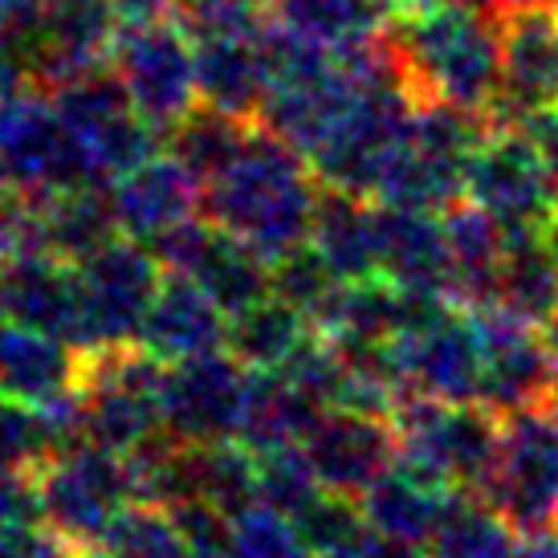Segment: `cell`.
Returning a JSON list of instances; mask_svg holds the SVG:
<instances>
[{
  "label": "cell",
  "instance_id": "1",
  "mask_svg": "<svg viewBox=\"0 0 558 558\" xmlns=\"http://www.w3.org/2000/svg\"><path fill=\"white\" fill-rule=\"evenodd\" d=\"M323 192L311 159L269 126H253L245 147L204 184L201 213L257 248L265 262H281L286 253L311 245Z\"/></svg>",
  "mask_w": 558,
  "mask_h": 558
},
{
  "label": "cell",
  "instance_id": "2",
  "mask_svg": "<svg viewBox=\"0 0 558 558\" xmlns=\"http://www.w3.org/2000/svg\"><path fill=\"white\" fill-rule=\"evenodd\" d=\"M388 41L420 102H445L494 119L501 90V25L461 0L400 9Z\"/></svg>",
  "mask_w": 558,
  "mask_h": 558
},
{
  "label": "cell",
  "instance_id": "3",
  "mask_svg": "<svg viewBox=\"0 0 558 558\" xmlns=\"http://www.w3.org/2000/svg\"><path fill=\"white\" fill-rule=\"evenodd\" d=\"M163 384L168 363L151 351L135 347H107L82 355L78 379V420L82 440L102 445L110 452L135 457L156 445L163 433Z\"/></svg>",
  "mask_w": 558,
  "mask_h": 558
},
{
  "label": "cell",
  "instance_id": "4",
  "mask_svg": "<svg viewBox=\"0 0 558 558\" xmlns=\"http://www.w3.org/2000/svg\"><path fill=\"white\" fill-rule=\"evenodd\" d=\"M33 477H37L41 522L65 534L82 550V558L107 538V530L123 518L126 506L140 501L131 457L90 440L58 449Z\"/></svg>",
  "mask_w": 558,
  "mask_h": 558
},
{
  "label": "cell",
  "instance_id": "5",
  "mask_svg": "<svg viewBox=\"0 0 558 558\" xmlns=\"http://www.w3.org/2000/svg\"><path fill=\"white\" fill-rule=\"evenodd\" d=\"M168 278L156 248L135 236H110L107 245L74 262L78 281V351L135 347L143 318Z\"/></svg>",
  "mask_w": 558,
  "mask_h": 558
},
{
  "label": "cell",
  "instance_id": "6",
  "mask_svg": "<svg viewBox=\"0 0 558 558\" xmlns=\"http://www.w3.org/2000/svg\"><path fill=\"white\" fill-rule=\"evenodd\" d=\"M400 457L452 489H477L501 449V416L477 400H433L403 391L391 412Z\"/></svg>",
  "mask_w": 558,
  "mask_h": 558
},
{
  "label": "cell",
  "instance_id": "7",
  "mask_svg": "<svg viewBox=\"0 0 558 558\" xmlns=\"http://www.w3.org/2000/svg\"><path fill=\"white\" fill-rule=\"evenodd\" d=\"M403 391L481 403V335L473 311L452 298L412 294V314L388 347Z\"/></svg>",
  "mask_w": 558,
  "mask_h": 558
},
{
  "label": "cell",
  "instance_id": "8",
  "mask_svg": "<svg viewBox=\"0 0 558 558\" xmlns=\"http://www.w3.org/2000/svg\"><path fill=\"white\" fill-rule=\"evenodd\" d=\"M110 74L126 90L131 107L140 110L159 135L184 123L201 107L196 78V41L180 16L151 25H123L110 46Z\"/></svg>",
  "mask_w": 558,
  "mask_h": 558
},
{
  "label": "cell",
  "instance_id": "9",
  "mask_svg": "<svg viewBox=\"0 0 558 558\" xmlns=\"http://www.w3.org/2000/svg\"><path fill=\"white\" fill-rule=\"evenodd\" d=\"M481 497L518 534L558 530V433L543 403L501 416V449Z\"/></svg>",
  "mask_w": 558,
  "mask_h": 558
},
{
  "label": "cell",
  "instance_id": "10",
  "mask_svg": "<svg viewBox=\"0 0 558 558\" xmlns=\"http://www.w3.org/2000/svg\"><path fill=\"white\" fill-rule=\"evenodd\" d=\"M461 201L489 213L506 233H543L558 213L555 180L538 147L513 123L489 126V135L469 159Z\"/></svg>",
  "mask_w": 558,
  "mask_h": 558
},
{
  "label": "cell",
  "instance_id": "11",
  "mask_svg": "<svg viewBox=\"0 0 558 558\" xmlns=\"http://www.w3.org/2000/svg\"><path fill=\"white\" fill-rule=\"evenodd\" d=\"M49 98L65 119V126L74 131L98 184H110L114 175H123L140 159L159 151V131L131 107V98L119 86V78L110 74V65L49 90Z\"/></svg>",
  "mask_w": 558,
  "mask_h": 558
},
{
  "label": "cell",
  "instance_id": "12",
  "mask_svg": "<svg viewBox=\"0 0 558 558\" xmlns=\"http://www.w3.org/2000/svg\"><path fill=\"white\" fill-rule=\"evenodd\" d=\"M0 168L33 201L65 187L98 184L49 90H21L0 107Z\"/></svg>",
  "mask_w": 558,
  "mask_h": 558
},
{
  "label": "cell",
  "instance_id": "13",
  "mask_svg": "<svg viewBox=\"0 0 558 558\" xmlns=\"http://www.w3.org/2000/svg\"><path fill=\"white\" fill-rule=\"evenodd\" d=\"M245 363L225 347L208 355L168 363L163 384V433L180 445H225L236 440L248 396Z\"/></svg>",
  "mask_w": 558,
  "mask_h": 558
},
{
  "label": "cell",
  "instance_id": "14",
  "mask_svg": "<svg viewBox=\"0 0 558 558\" xmlns=\"http://www.w3.org/2000/svg\"><path fill=\"white\" fill-rule=\"evenodd\" d=\"M156 257L168 274H184L201 290H208L229 318L274 294V262H265L241 236L217 229L204 213L163 236Z\"/></svg>",
  "mask_w": 558,
  "mask_h": 558
},
{
  "label": "cell",
  "instance_id": "15",
  "mask_svg": "<svg viewBox=\"0 0 558 558\" xmlns=\"http://www.w3.org/2000/svg\"><path fill=\"white\" fill-rule=\"evenodd\" d=\"M123 29L114 0H49L21 37L29 78L37 90H58L65 82L107 70L110 46Z\"/></svg>",
  "mask_w": 558,
  "mask_h": 558
},
{
  "label": "cell",
  "instance_id": "16",
  "mask_svg": "<svg viewBox=\"0 0 558 558\" xmlns=\"http://www.w3.org/2000/svg\"><path fill=\"white\" fill-rule=\"evenodd\" d=\"M473 318L481 335V403L497 416L543 403L558 388L555 351L543 326L501 306L473 311Z\"/></svg>",
  "mask_w": 558,
  "mask_h": 558
},
{
  "label": "cell",
  "instance_id": "17",
  "mask_svg": "<svg viewBox=\"0 0 558 558\" xmlns=\"http://www.w3.org/2000/svg\"><path fill=\"white\" fill-rule=\"evenodd\" d=\"M501 25V90L494 123H522L558 107V0H522Z\"/></svg>",
  "mask_w": 558,
  "mask_h": 558
},
{
  "label": "cell",
  "instance_id": "18",
  "mask_svg": "<svg viewBox=\"0 0 558 558\" xmlns=\"http://www.w3.org/2000/svg\"><path fill=\"white\" fill-rule=\"evenodd\" d=\"M302 449L311 457L323 489L342 497H363L375 481L400 461V436L391 416L351 412V408H326Z\"/></svg>",
  "mask_w": 558,
  "mask_h": 558
},
{
  "label": "cell",
  "instance_id": "19",
  "mask_svg": "<svg viewBox=\"0 0 558 558\" xmlns=\"http://www.w3.org/2000/svg\"><path fill=\"white\" fill-rule=\"evenodd\" d=\"M107 192L119 233L135 236L151 248L168 233H175L180 225L201 217L204 204V184L171 151H151L135 168L114 175Z\"/></svg>",
  "mask_w": 558,
  "mask_h": 558
},
{
  "label": "cell",
  "instance_id": "20",
  "mask_svg": "<svg viewBox=\"0 0 558 558\" xmlns=\"http://www.w3.org/2000/svg\"><path fill=\"white\" fill-rule=\"evenodd\" d=\"M0 323L49 330L78 347V281L74 265L46 248L0 257Z\"/></svg>",
  "mask_w": 558,
  "mask_h": 558
},
{
  "label": "cell",
  "instance_id": "21",
  "mask_svg": "<svg viewBox=\"0 0 558 558\" xmlns=\"http://www.w3.org/2000/svg\"><path fill=\"white\" fill-rule=\"evenodd\" d=\"M269 25V21H265ZM265 25L248 29L192 33L196 41V78L201 102L236 119H257L269 94V58H265Z\"/></svg>",
  "mask_w": 558,
  "mask_h": 558
},
{
  "label": "cell",
  "instance_id": "22",
  "mask_svg": "<svg viewBox=\"0 0 558 558\" xmlns=\"http://www.w3.org/2000/svg\"><path fill=\"white\" fill-rule=\"evenodd\" d=\"M379 274L396 281L403 294L452 298L449 241L440 213L379 204Z\"/></svg>",
  "mask_w": 558,
  "mask_h": 558
},
{
  "label": "cell",
  "instance_id": "23",
  "mask_svg": "<svg viewBox=\"0 0 558 558\" xmlns=\"http://www.w3.org/2000/svg\"><path fill=\"white\" fill-rule=\"evenodd\" d=\"M229 323L233 318L220 311L208 290H201L184 274H168L151 311L143 318L140 347L163 363H184V359L208 355V351H225Z\"/></svg>",
  "mask_w": 558,
  "mask_h": 558
},
{
  "label": "cell",
  "instance_id": "24",
  "mask_svg": "<svg viewBox=\"0 0 558 558\" xmlns=\"http://www.w3.org/2000/svg\"><path fill=\"white\" fill-rule=\"evenodd\" d=\"M408 314H412V294H403L396 281L375 274V278L342 281L314 326L347 355H375L396 342V335L408 326Z\"/></svg>",
  "mask_w": 558,
  "mask_h": 558
},
{
  "label": "cell",
  "instance_id": "25",
  "mask_svg": "<svg viewBox=\"0 0 558 558\" xmlns=\"http://www.w3.org/2000/svg\"><path fill=\"white\" fill-rule=\"evenodd\" d=\"M82 351L49 330L0 323V391L46 408L78 391Z\"/></svg>",
  "mask_w": 558,
  "mask_h": 558
},
{
  "label": "cell",
  "instance_id": "26",
  "mask_svg": "<svg viewBox=\"0 0 558 558\" xmlns=\"http://www.w3.org/2000/svg\"><path fill=\"white\" fill-rule=\"evenodd\" d=\"M445 241H449V278L452 302L465 311L497 306V281H501V257H506V229L477 204L457 201L440 213Z\"/></svg>",
  "mask_w": 558,
  "mask_h": 558
},
{
  "label": "cell",
  "instance_id": "27",
  "mask_svg": "<svg viewBox=\"0 0 558 558\" xmlns=\"http://www.w3.org/2000/svg\"><path fill=\"white\" fill-rule=\"evenodd\" d=\"M449 494L452 485L400 457L367 494L359 497V510L367 518V530H375V534L424 546Z\"/></svg>",
  "mask_w": 558,
  "mask_h": 558
},
{
  "label": "cell",
  "instance_id": "28",
  "mask_svg": "<svg viewBox=\"0 0 558 558\" xmlns=\"http://www.w3.org/2000/svg\"><path fill=\"white\" fill-rule=\"evenodd\" d=\"M119 236V220L110 208V192L102 184L65 187L33 201L29 248H46L62 262H82L86 253Z\"/></svg>",
  "mask_w": 558,
  "mask_h": 558
},
{
  "label": "cell",
  "instance_id": "29",
  "mask_svg": "<svg viewBox=\"0 0 558 558\" xmlns=\"http://www.w3.org/2000/svg\"><path fill=\"white\" fill-rule=\"evenodd\" d=\"M265 9H269V21L302 33L306 41L330 53L375 46L388 37L396 21L391 0H265Z\"/></svg>",
  "mask_w": 558,
  "mask_h": 558
},
{
  "label": "cell",
  "instance_id": "30",
  "mask_svg": "<svg viewBox=\"0 0 558 558\" xmlns=\"http://www.w3.org/2000/svg\"><path fill=\"white\" fill-rule=\"evenodd\" d=\"M323 412V403L314 400L302 384H294L286 372H253L236 440L248 452L290 449V445L306 440V433L318 424Z\"/></svg>",
  "mask_w": 558,
  "mask_h": 558
},
{
  "label": "cell",
  "instance_id": "31",
  "mask_svg": "<svg viewBox=\"0 0 558 558\" xmlns=\"http://www.w3.org/2000/svg\"><path fill=\"white\" fill-rule=\"evenodd\" d=\"M379 204L351 196V192H330L326 187L318 213H314L311 248L323 257L339 281H359L379 274Z\"/></svg>",
  "mask_w": 558,
  "mask_h": 558
},
{
  "label": "cell",
  "instance_id": "32",
  "mask_svg": "<svg viewBox=\"0 0 558 558\" xmlns=\"http://www.w3.org/2000/svg\"><path fill=\"white\" fill-rule=\"evenodd\" d=\"M497 306L534 326L558 318V262L543 233H506Z\"/></svg>",
  "mask_w": 558,
  "mask_h": 558
},
{
  "label": "cell",
  "instance_id": "33",
  "mask_svg": "<svg viewBox=\"0 0 558 558\" xmlns=\"http://www.w3.org/2000/svg\"><path fill=\"white\" fill-rule=\"evenodd\" d=\"M518 538L522 534L477 489H452L424 550L428 558H510Z\"/></svg>",
  "mask_w": 558,
  "mask_h": 558
},
{
  "label": "cell",
  "instance_id": "34",
  "mask_svg": "<svg viewBox=\"0 0 558 558\" xmlns=\"http://www.w3.org/2000/svg\"><path fill=\"white\" fill-rule=\"evenodd\" d=\"M311 335L314 323L306 314L269 294L257 306L233 314V323H229V351L245 363L248 372H281L306 347Z\"/></svg>",
  "mask_w": 558,
  "mask_h": 558
},
{
  "label": "cell",
  "instance_id": "35",
  "mask_svg": "<svg viewBox=\"0 0 558 558\" xmlns=\"http://www.w3.org/2000/svg\"><path fill=\"white\" fill-rule=\"evenodd\" d=\"M253 123L248 119H236V114H225L217 107H196L184 123H175L168 131V151L180 163H184L201 184H208L229 159L245 147Z\"/></svg>",
  "mask_w": 558,
  "mask_h": 558
},
{
  "label": "cell",
  "instance_id": "36",
  "mask_svg": "<svg viewBox=\"0 0 558 558\" xmlns=\"http://www.w3.org/2000/svg\"><path fill=\"white\" fill-rule=\"evenodd\" d=\"M86 558H187V538L168 506L135 501Z\"/></svg>",
  "mask_w": 558,
  "mask_h": 558
},
{
  "label": "cell",
  "instance_id": "37",
  "mask_svg": "<svg viewBox=\"0 0 558 558\" xmlns=\"http://www.w3.org/2000/svg\"><path fill=\"white\" fill-rule=\"evenodd\" d=\"M229 546L236 558H311L294 513L278 510L262 497L229 513Z\"/></svg>",
  "mask_w": 558,
  "mask_h": 558
},
{
  "label": "cell",
  "instance_id": "38",
  "mask_svg": "<svg viewBox=\"0 0 558 558\" xmlns=\"http://www.w3.org/2000/svg\"><path fill=\"white\" fill-rule=\"evenodd\" d=\"M323 494V481L314 473L311 457L302 445H290V449H269L257 452V497L278 506L286 513H302L314 497Z\"/></svg>",
  "mask_w": 558,
  "mask_h": 558
},
{
  "label": "cell",
  "instance_id": "39",
  "mask_svg": "<svg viewBox=\"0 0 558 558\" xmlns=\"http://www.w3.org/2000/svg\"><path fill=\"white\" fill-rule=\"evenodd\" d=\"M342 281L335 278V269L314 253L311 245L286 253L281 262H274V298L290 302L294 311H302L311 323H318L326 311V302L335 298ZM318 330V326H314Z\"/></svg>",
  "mask_w": 558,
  "mask_h": 558
},
{
  "label": "cell",
  "instance_id": "40",
  "mask_svg": "<svg viewBox=\"0 0 558 558\" xmlns=\"http://www.w3.org/2000/svg\"><path fill=\"white\" fill-rule=\"evenodd\" d=\"M298 530H302V538L311 546V555L330 558V555L351 550V546L367 534V518H363L355 497L323 489L306 510L298 513Z\"/></svg>",
  "mask_w": 558,
  "mask_h": 558
},
{
  "label": "cell",
  "instance_id": "41",
  "mask_svg": "<svg viewBox=\"0 0 558 558\" xmlns=\"http://www.w3.org/2000/svg\"><path fill=\"white\" fill-rule=\"evenodd\" d=\"M180 21L187 25V33L248 29V25H265L269 9L265 0H180Z\"/></svg>",
  "mask_w": 558,
  "mask_h": 558
},
{
  "label": "cell",
  "instance_id": "42",
  "mask_svg": "<svg viewBox=\"0 0 558 558\" xmlns=\"http://www.w3.org/2000/svg\"><path fill=\"white\" fill-rule=\"evenodd\" d=\"M0 558H82V550L49 522L33 518V522L0 530Z\"/></svg>",
  "mask_w": 558,
  "mask_h": 558
},
{
  "label": "cell",
  "instance_id": "43",
  "mask_svg": "<svg viewBox=\"0 0 558 558\" xmlns=\"http://www.w3.org/2000/svg\"><path fill=\"white\" fill-rule=\"evenodd\" d=\"M33 518H41L37 477L21 469H0V530L33 522Z\"/></svg>",
  "mask_w": 558,
  "mask_h": 558
},
{
  "label": "cell",
  "instance_id": "44",
  "mask_svg": "<svg viewBox=\"0 0 558 558\" xmlns=\"http://www.w3.org/2000/svg\"><path fill=\"white\" fill-rule=\"evenodd\" d=\"M526 131V140L538 147V156H543L546 171H550V180L558 184V107L550 110H538V114H530L522 123H513Z\"/></svg>",
  "mask_w": 558,
  "mask_h": 558
},
{
  "label": "cell",
  "instance_id": "45",
  "mask_svg": "<svg viewBox=\"0 0 558 558\" xmlns=\"http://www.w3.org/2000/svg\"><path fill=\"white\" fill-rule=\"evenodd\" d=\"M330 558H428V550L416 543H400V538H384V534L367 530L351 550L330 555Z\"/></svg>",
  "mask_w": 558,
  "mask_h": 558
},
{
  "label": "cell",
  "instance_id": "46",
  "mask_svg": "<svg viewBox=\"0 0 558 558\" xmlns=\"http://www.w3.org/2000/svg\"><path fill=\"white\" fill-rule=\"evenodd\" d=\"M114 13L123 25H151V21L180 16V0H114Z\"/></svg>",
  "mask_w": 558,
  "mask_h": 558
},
{
  "label": "cell",
  "instance_id": "47",
  "mask_svg": "<svg viewBox=\"0 0 558 558\" xmlns=\"http://www.w3.org/2000/svg\"><path fill=\"white\" fill-rule=\"evenodd\" d=\"M49 0H0V21L9 25V29L25 33L37 21V13L46 9Z\"/></svg>",
  "mask_w": 558,
  "mask_h": 558
},
{
  "label": "cell",
  "instance_id": "48",
  "mask_svg": "<svg viewBox=\"0 0 558 558\" xmlns=\"http://www.w3.org/2000/svg\"><path fill=\"white\" fill-rule=\"evenodd\" d=\"M510 558H558V534H522Z\"/></svg>",
  "mask_w": 558,
  "mask_h": 558
},
{
  "label": "cell",
  "instance_id": "49",
  "mask_svg": "<svg viewBox=\"0 0 558 558\" xmlns=\"http://www.w3.org/2000/svg\"><path fill=\"white\" fill-rule=\"evenodd\" d=\"M546 245H550V253H555V262H558V213H555V220L546 225Z\"/></svg>",
  "mask_w": 558,
  "mask_h": 558
},
{
  "label": "cell",
  "instance_id": "50",
  "mask_svg": "<svg viewBox=\"0 0 558 558\" xmlns=\"http://www.w3.org/2000/svg\"><path fill=\"white\" fill-rule=\"evenodd\" d=\"M391 4H396V13H400V9H420V4H436V0H391Z\"/></svg>",
  "mask_w": 558,
  "mask_h": 558
},
{
  "label": "cell",
  "instance_id": "51",
  "mask_svg": "<svg viewBox=\"0 0 558 558\" xmlns=\"http://www.w3.org/2000/svg\"><path fill=\"white\" fill-rule=\"evenodd\" d=\"M311 558H318V555H311Z\"/></svg>",
  "mask_w": 558,
  "mask_h": 558
},
{
  "label": "cell",
  "instance_id": "52",
  "mask_svg": "<svg viewBox=\"0 0 558 558\" xmlns=\"http://www.w3.org/2000/svg\"><path fill=\"white\" fill-rule=\"evenodd\" d=\"M555 534H558V530H555Z\"/></svg>",
  "mask_w": 558,
  "mask_h": 558
}]
</instances>
